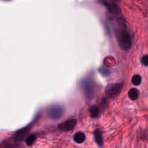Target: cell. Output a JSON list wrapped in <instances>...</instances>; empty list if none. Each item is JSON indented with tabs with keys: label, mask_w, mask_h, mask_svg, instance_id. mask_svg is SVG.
<instances>
[{
	"label": "cell",
	"mask_w": 148,
	"mask_h": 148,
	"mask_svg": "<svg viewBox=\"0 0 148 148\" xmlns=\"http://www.w3.org/2000/svg\"><path fill=\"white\" fill-rule=\"evenodd\" d=\"M76 124L77 121L76 119H69L60 123L58 125V128L65 131H70L75 128Z\"/></svg>",
	"instance_id": "6"
},
{
	"label": "cell",
	"mask_w": 148,
	"mask_h": 148,
	"mask_svg": "<svg viewBox=\"0 0 148 148\" xmlns=\"http://www.w3.org/2000/svg\"><path fill=\"white\" fill-rule=\"evenodd\" d=\"M90 112L91 116L92 118H96L99 116L100 114V110L97 106H92L90 109Z\"/></svg>",
	"instance_id": "10"
},
{
	"label": "cell",
	"mask_w": 148,
	"mask_h": 148,
	"mask_svg": "<svg viewBox=\"0 0 148 148\" xmlns=\"http://www.w3.org/2000/svg\"><path fill=\"white\" fill-rule=\"evenodd\" d=\"M123 84L121 83H110L105 88V94L106 96L110 98L117 97L121 92Z\"/></svg>",
	"instance_id": "2"
},
{
	"label": "cell",
	"mask_w": 148,
	"mask_h": 148,
	"mask_svg": "<svg viewBox=\"0 0 148 148\" xmlns=\"http://www.w3.org/2000/svg\"><path fill=\"white\" fill-rule=\"evenodd\" d=\"M82 88L86 97L88 99H92L94 97V90L92 83L85 80L82 83Z\"/></svg>",
	"instance_id": "4"
},
{
	"label": "cell",
	"mask_w": 148,
	"mask_h": 148,
	"mask_svg": "<svg viewBox=\"0 0 148 148\" xmlns=\"http://www.w3.org/2000/svg\"><path fill=\"white\" fill-rule=\"evenodd\" d=\"M94 137L98 145V146H101L103 145V138L102 133L99 130H96L94 131Z\"/></svg>",
	"instance_id": "8"
},
{
	"label": "cell",
	"mask_w": 148,
	"mask_h": 148,
	"mask_svg": "<svg viewBox=\"0 0 148 148\" xmlns=\"http://www.w3.org/2000/svg\"><path fill=\"white\" fill-rule=\"evenodd\" d=\"M142 82V78L140 75H135L132 78V83L135 86H138Z\"/></svg>",
	"instance_id": "11"
},
{
	"label": "cell",
	"mask_w": 148,
	"mask_h": 148,
	"mask_svg": "<svg viewBox=\"0 0 148 148\" xmlns=\"http://www.w3.org/2000/svg\"><path fill=\"white\" fill-rule=\"evenodd\" d=\"M116 36L120 47L123 50H127L131 46V40L129 33L126 29L116 31Z\"/></svg>",
	"instance_id": "1"
},
{
	"label": "cell",
	"mask_w": 148,
	"mask_h": 148,
	"mask_svg": "<svg viewBox=\"0 0 148 148\" xmlns=\"http://www.w3.org/2000/svg\"><path fill=\"white\" fill-rule=\"evenodd\" d=\"M142 62L146 66L148 65V55H145L142 58Z\"/></svg>",
	"instance_id": "14"
},
{
	"label": "cell",
	"mask_w": 148,
	"mask_h": 148,
	"mask_svg": "<svg viewBox=\"0 0 148 148\" xmlns=\"http://www.w3.org/2000/svg\"><path fill=\"white\" fill-rule=\"evenodd\" d=\"M139 91L135 88H132L131 90H130L128 92V96L132 100H135L136 99L139 97Z\"/></svg>",
	"instance_id": "9"
},
{
	"label": "cell",
	"mask_w": 148,
	"mask_h": 148,
	"mask_svg": "<svg viewBox=\"0 0 148 148\" xmlns=\"http://www.w3.org/2000/svg\"><path fill=\"white\" fill-rule=\"evenodd\" d=\"M73 139L75 142L77 143H83L86 139V136L82 132H78L75 133L73 136Z\"/></svg>",
	"instance_id": "7"
},
{
	"label": "cell",
	"mask_w": 148,
	"mask_h": 148,
	"mask_svg": "<svg viewBox=\"0 0 148 148\" xmlns=\"http://www.w3.org/2000/svg\"><path fill=\"white\" fill-rule=\"evenodd\" d=\"M113 1H117V0H113Z\"/></svg>",
	"instance_id": "16"
},
{
	"label": "cell",
	"mask_w": 148,
	"mask_h": 148,
	"mask_svg": "<svg viewBox=\"0 0 148 148\" xmlns=\"http://www.w3.org/2000/svg\"><path fill=\"white\" fill-rule=\"evenodd\" d=\"M64 112V108L58 105H54L50 106L47 110L48 116L53 120L60 119Z\"/></svg>",
	"instance_id": "3"
},
{
	"label": "cell",
	"mask_w": 148,
	"mask_h": 148,
	"mask_svg": "<svg viewBox=\"0 0 148 148\" xmlns=\"http://www.w3.org/2000/svg\"><path fill=\"white\" fill-rule=\"evenodd\" d=\"M99 1L101 4H102L106 7V8L110 13L117 15H119L121 13V8L116 3H110L106 0H99Z\"/></svg>",
	"instance_id": "5"
},
{
	"label": "cell",
	"mask_w": 148,
	"mask_h": 148,
	"mask_svg": "<svg viewBox=\"0 0 148 148\" xmlns=\"http://www.w3.org/2000/svg\"><path fill=\"white\" fill-rule=\"evenodd\" d=\"M35 138H36V136L34 135H31L28 136L26 140H25V143H26L27 146H31L33 144V143L34 142V141L35 140Z\"/></svg>",
	"instance_id": "12"
},
{
	"label": "cell",
	"mask_w": 148,
	"mask_h": 148,
	"mask_svg": "<svg viewBox=\"0 0 148 148\" xmlns=\"http://www.w3.org/2000/svg\"><path fill=\"white\" fill-rule=\"evenodd\" d=\"M4 1H9V0H4Z\"/></svg>",
	"instance_id": "15"
},
{
	"label": "cell",
	"mask_w": 148,
	"mask_h": 148,
	"mask_svg": "<svg viewBox=\"0 0 148 148\" xmlns=\"http://www.w3.org/2000/svg\"><path fill=\"white\" fill-rule=\"evenodd\" d=\"M99 71L102 75H103L105 76H107L109 75V74L110 73V70L108 68L104 67V66L100 68L99 69Z\"/></svg>",
	"instance_id": "13"
}]
</instances>
